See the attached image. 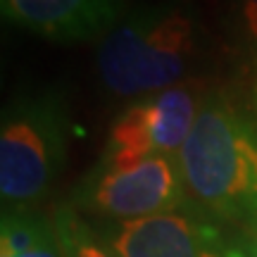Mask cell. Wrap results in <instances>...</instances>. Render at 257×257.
<instances>
[{
    "label": "cell",
    "mask_w": 257,
    "mask_h": 257,
    "mask_svg": "<svg viewBox=\"0 0 257 257\" xmlns=\"http://www.w3.org/2000/svg\"><path fill=\"white\" fill-rule=\"evenodd\" d=\"M238 17H240V27L245 31V36L252 38L257 43V0H240Z\"/></svg>",
    "instance_id": "30bf717a"
},
{
    "label": "cell",
    "mask_w": 257,
    "mask_h": 257,
    "mask_svg": "<svg viewBox=\"0 0 257 257\" xmlns=\"http://www.w3.org/2000/svg\"><path fill=\"white\" fill-rule=\"evenodd\" d=\"M0 257H62L53 217L31 207H5Z\"/></svg>",
    "instance_id": "ba28073f"
},
{
    "label": "cell",
    "mask_w": 257,
    "mask_h": 257,
    "mask_svg": "<svg viewBox=\"0 0 257 257\" xmlns=\"http://www.w3.org/2000/svg\"><path fill=\"white\" fill-rule=\"evenodd\" d=\"M198 48V29L181 3H157L128 12L102 36L98 69L117 95H150L188 72Z\"/></svg>",
    "instance_id": "7a4b0ae2"
},
{
    "label": "cell",
    "mask_w": 257,
    "mask_h": 257,
    "mask_svg": "<svg viewBox=\"0 0 257 257\" xmlns=\"http://www.w3.org/2000/svg\"><path fill=\"white\" fill-rule=\"evenodd\" d=\"M107 240L121 257H250L255 245V238L243 240L236 226L191 202L155 217L112 224Z\"/></svg>",
    "instance_id": "5b68a950"
},
{
    "label": "cell",
    "mask_w": 257,
    "mask_h": 257,
    "mask_svg": "<svg viewBox=\"0 0 257 257\" xmlns=\"http://www.w3.org/2000/svg\"><path fill=\"white\" fill-rule=\"evenodd\" d=\"M179 162L195 205L257 238V124L221 98H210L198 110Z\"/></svg>",
    "instance_id": "6da1fadb"
},
{
    "label": "cell",
    "mask_w": 257,
    "mask_h": 257,
    "mask_svg": "<svg viewBox=\"0 0 257 257\" xmlns=\"http://www.w3.org/2000/svg\"><path fill=\"white\" fill-rule=\"evenodd\" d=\"M179 155H160L131 162L102 160L83 176L79 205L114 224L155 217L188 202Z\"/></svg>",
    "instance_id": "277c9868"
},
{
    "label": "cell",
    "mask_w": 257,
    "mask_h": 257,
    "mask_svg": "<svg viewBox=\"0 0 257 257\" xmlns=\"http://www.w3.org/2000/svg\"><path fill=\"white\" fill-rule=\"evenodd\" d=\"M198 110L200 107L193 93L181 86L150 93L114 119L105 141L102 160L131 162L146 157L179 155L195 124Z\"/></svg>",
    "instance_id": "8992f818"
},
{
    "label": "cell",
    "mask_w": 257,
    "mask_h": 257,
    "mask_svg": "<svg viewBox=\"0 0 257 257\" xmlns=\"http://www.w3.org/2000/svg\"><path fill=\"white\" fill-rule=\"evenodd\" d=\"M0 195L5 207H31L62 169L69 146V110L53 91L8 102L0 124Z\"/></svg>",
    "instance_id": "3957f363"
},
{
    "label": "cell",
    "mask_w": 257,
    "mask_h": 257,
    "mask_svg": "<svg viewBox=\"0 0 257 257\" xmlns=\"http://www.w3.org/2000/svg\"><path fill=\"white\" fill-rule=\"evenodd\" d=\"M250 257H257V238H255V245H252V252H250Z\"/></svg>",
    "instance_id": "8fae6325"
},
{
    "label": "cell",
    "mask_w": 257,
    "mask_h": 257,
    "mask_svg": "<svg viewBox=\"0 0 257 257\" xmlns=\"http://www.w3.org/2000/svg\"><path fill=\"white\" fill-rule=\"evenodd\" d=\"M5 22L48 41L76 43L107 36L121 22L124 0H0Z\"/></svg>",
    "instance_id": "52a82bcc"
},
{
    "label": "cell",
    "mask_w": 257,
    "mask_h": 257,
    "mask_svg": "<svg viewBox=\"0 0 257 257\" xmlns=\"http://www.w3.org/2000/svg\"><path fill=\"white\" fill-rule=\"evenodd\" d=\"M53 224L62 257H121L107 236L88 226L72 205H60L53 212Z\"/></svg>",
    "instance_id": "9c48e42d"
}]
</instances>
